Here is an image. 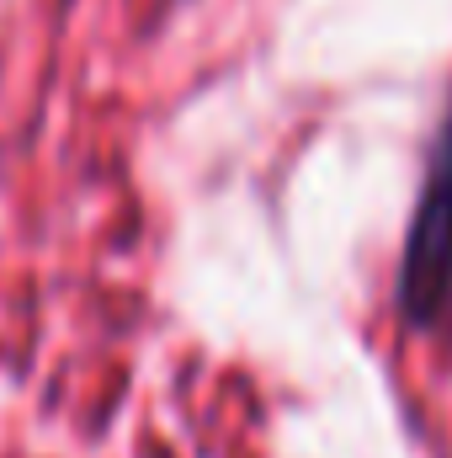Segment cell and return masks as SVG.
I'll return each instance as SVG.
<instances>
[{
  "instance_id": "obj_1",
  "label": "cell",
  "mask_w": 452,
  "mask_h": 458,
  "mask_svg": "<svg viewBox=\"0 0 452 458\" xmlns=\"http://www.w3.org/2000/svg\"><path fill=\"white\" fill-rule=\"evenodd\" d=\"M399 315L415 331H437L452 315V113L431 139L426 176L399 261Z\"/></svg>"
}]
</instances>
